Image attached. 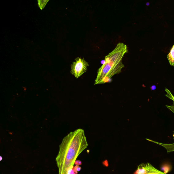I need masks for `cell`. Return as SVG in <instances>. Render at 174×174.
<instances>
[{"label": "cell", "mask_w": 174, "mask_h": 174, "mask_svg": "<svg viewBox=\"0 0 174 174\" xmlns=\"http://www.w3.org/2000/svg\"><path fill=\"white\" fill-rule=\"evenodd\" d=\"M84 130L79 129L63 139L55 161L59 174H67L68 168L74 165L78 157L88 147Z\"/></svg>", "instance_id": "obj_1"}, {"label": "cell", "mask_w": 174, "mask_h": 174, "mask_svg": "<svg viewBox=\"0 0 174 174\" xmlns=\"http://www.w3.org/2000/svg\"><path fill=\"white\" fill-rule=\"evenodd\" d=\"M128 51L126 45L118 43L114 50L105 57V62L98 70L94 85L107 83L115 74L120 73L125 67L122 63L123 58Z\"/></svg>", "instance_id": "obj_2"}, {"label": "cell", "mask_w": 174, "mask_h": 174, "mask_svg": "<svg viewBox=\"0 0 174 174\" xmlns=\"http://www.w3.org/2000/svg\"><path fill=\"white\" fill-rule=\"evenodd\" d=\"M75 60L71 65L70 73L78 79L86 72L89 65L84 58L78 57Z\"/></svg>", "instance_id": "obj_3"}, {"label": "cell", "mask_w": 174, "mask_h": 174, "mask_svg": "<svg viewBox=\"0 0 174 174\" xmlns=\"http://www.w3.org/2000/svg\"><path fill=\"white\" fill-rule=\"evenodd\" d=\"M142 174H166L161 172L152 166L150 163H147V166Z\"/></svg>", "instance_id": "obj_4"}, {"label": "cell", "mask_w": 174, "mask_h": 174, "mask_svg": "<svg viewBox=\"0 0 174 174\" xmlns=\"http://www.w3.org/2000/svg\"><path fill=\"white\" fill-rule=\"evenodd\" d=\"M173 139L174 140V132H173ZM147 140L154 143L157 144L158 145H160L164 147L166 149L167 152H171L174 151V143L172 144H165L161 143L158 142H155L154 141L151 140V139H146Z\"/></svg>", "instance_id": "obj_5"}, {"label": "cell", "mask_w": 174, "mask_h": 174, "mask_svg": "<svg viewBox=\"0 0 174 174\" xmlns=\"http://www.w3.org/2000/svg\"><path fill=\"white\" fill-rule=\"evenodd\" d=\"M165 90L166 93V94L165 95L166 97L173 101V104L172 105H167L166 107L167 108L172 112L174 114V96L168 89H165Z\"/></svg>", "instance_id": "obj_6"}, {"label": "cell", "mask_w": 174, "mask_h": 174, "mask_svg": "<svg viewBox=\"0 0 174 174\" xmlns=\"http://www.w3.org/2000/svg\"><path fill=\"white\" fill-rule=\"evenodd\" d=\"M167 58L170 64L174 67V44L172 46L169 54L167 55Z\"/></svg>", "instance_id": "obj_7"}, {"label": "cell", "mask_w": 174, "mask_h": 174, "mask_svg": "<svg viewBox=\"0 0 174 174\" xmlns=\"http://www.w3.org/2000/svg\"><path fill=\"white\" fill-rule=\"evenodd\" d=\"M49 1H38V5L39 7L41 10L44 8L47 3Z\"/></svg>", "instance_id": "obj_8"}, {"label": "cell", "mask_w": 174, "mask_h": 174, "mask_svg": "<svg viewBox=\"0 0 174 174\" xmlns=\"http://www.w3.org/2000/svg\"><path fill=\"white\" fill-rule=\"evenodd\" d=\"M74 169L75 173L76 174H77L78 172L81 170V168L78 165H76L74 167Z\"/></svg>", "instance_id": "obj_9"}, {"label": "cell", "mask_w": 174, "mask_h": 174, "mask_svg": "<svg viewBox=\"0 0 174 174\" xmlns=\"http://www.w3.org/2000/svg\"><path fill=\"white\" fill-rule=\"evenodd\" d=\"M74 164L76 165H80L82 164L81 161L80 160H76Z\"/></svg>", "instance_id": "obj_10"}, {"label": "cell", "mask_w": 174, "mask_h": 174, "mask_svg": "<svg viewBox=\"0 0 174 174\" xmlns=\"http://www.w3.org/2000/svg\"><path fill=\"white\" fill-rule=\"evenodd\" d=\"M70 174H76V173L75 172V171H74V167L73 168L72 170H71V172Z\"/></svg>", "instance_id": "obj_11"}, {"label": "cell", "mask_w": 174, "mask_h": 174, "mask_svg": "<svg viewBox=\"0 0 174 174\" xmlns=\"http://www.w3.org/2000/svg\"><path fill=\"white\" fill-rule=\"evenodd\" d=\"M0 158H1V159H0V161H2V158L1 156V157H0Z\"/></svg>", "instance_id": "obj_12"}]
</instances>
